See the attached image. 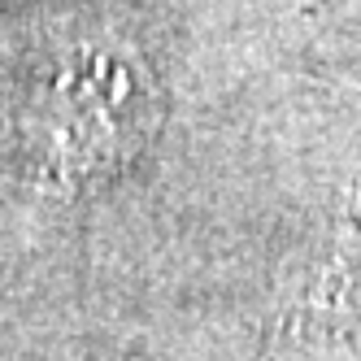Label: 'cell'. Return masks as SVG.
<instances>
[{
  "mask_svg": "<svg viewBox=\"0 0 361 361\" xmlns=\"http://www.w3.org/2000/svg\"><path fill=\"white\" fill-rule=\"evenodd\" d=\"M157 122L161 92L148 61L100 31L44 48L18 109L31 161L57 183H92L126 166Z\"/></svg>",
  "mask_w": 361,
  "mask_h": 361,
  "instance_id": "cell-1",
  "label": "cell"
}]
</instances>
